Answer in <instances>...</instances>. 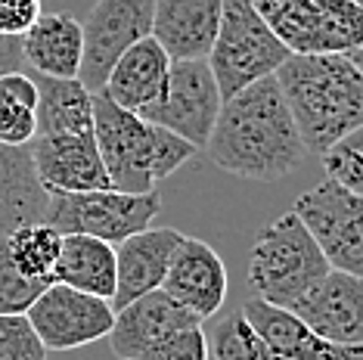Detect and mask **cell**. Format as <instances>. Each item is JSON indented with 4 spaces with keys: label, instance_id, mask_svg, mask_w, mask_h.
<instances>
[{
    "label": "cell",
    "instance_id": "1",
    "mask_svg": "<svg viewBox=\"0 0 363 360\" xmlns=\"http://www.w3.org/2000/svg\"><path fill=\"white\" fill-rule=\"evenodd\" d=\"M205 152L220 171L261 184L283 180L304 165L308 146L295 128L277 75L227 96Z\"/></svg>",
    "mask_w": 363,
    "mask_h": 360
},
{
    "label": "cell",
    "instance_id": "2",
    "mask_svg": "<svg viewBox=\"0 0 363 360\" xmlns=\"http://www.w3.org/2000/svg\"><path fill=\"white\" fill-rule=\"evenodd\" d=\"M277 81L308 152L323 155L363 125V75L345 53H292Z\"/></svg>",
    "mask_w": 363,
    "mask_h": 360
},
{
    "label": "cell",
    "instance_id": "3",
    "mask_svg": "<svg viewBox=\"0 0 363 360\" xmlns=\"http://www.w3.org/2000/svg\"><path fill=\"white\" fill-rule=\"evenodd\" d=\"M329 261L295 211L274 218L252 245L249 289L274 308L295 310L298 301L329 274Z\"/></svg>",
    "mask_w": 363,
    "mask_h": 360
},
{
    "label": "cell",
    "instance_id": "4",
    "mask_svg": "<svg viewBox=\"0 0 363 360\" xmlns=\"http://www.w3.org/2000/svg\"><path fill=\"white\" fill-rule=\"evenodd\" d=\"M289 56L292 53L261 19L252 0H224L220 28L208 53V65L224 100L255 81L277 75Z\"/></svg>",
    "mask_w": 363,
    "mask_h": 360
},
{
    "label": "cell",
    "instance_id": "5",
    "mask_svg": "<svg viewBox=\"0 0 363 360\" xmlns=\"http://www.w3.org/2000/svg\"><path fill=\"white\" fill-rule=\"evenodd\" d=\"M289 53H351L363 44V6L354 0H252Z\"/></svg>",
    "mask_w": 363,
    "mask_h": 360
},
{
    "label": "cell",
    "instance_id": "6",
    "mask_svg": "<svg viewBox=\"0 0 363 360\" xmlns=\"http://www.w3.org/2000/svg\"><path fill=\"white\" fill-rule=\"evenodd\" d=\"M162 211L159 190L121 193V190H90V193H50L44 224L65 233L94 236L109 245L125 242L155 220Z\"/></svg>",
    "mask_w": 363,
    "mask_h": 360
},
{
    "label": "cell",
    "instance_id": "7",
    "mask_svg": "<svg viewBox=\"0 0 363 360\" xmlns=\"http://www.w3.org/2000/svg\"><path fill=\"white\" fill-rule=\"evenodd\" d=\"M94 137L103 155L112 190L150 193L155 190V143L159 125L137 112L121 109L109 96L94 94Z\"/></svg>",
    "mask_w": 363,
    "mask_h": 360
},
{
    "label": "cell",
    "instance_id": "8",
    "mask_svg": "<svg viewBox=\"0 0 363 360\" xmlns=\"http://www.w3.org/2000/svg\"><path fill=\"white\" fill-rule=\"evenodd\" d=\"M295 215L313 233L317 245L333 270L354 274L363 280V199L338 186L335 180H320L295 199Z\"/></svg>",
    "mask_w": 363,
    "mask_h": 360
},
{
    "label": "cell",
    "instance_id": "9",
    "mask_svg": "<svg viewBox=\"0 0 363 360\" xmlns=\"http://www.w3.org/2000/svg\"><path fill=\"white\" fill-rule=\"evenodd\" d=\"M220 106H224V96L208 60H180L171 62L164 96L143 112V118L184 137L196 150H205L214 121L220 116Z\"/></svg>",
    "mask_w": 363,
    "mask_h": 360
},
{
    "label": "cell",
    "instance_id": "10",
    "mask_svg": "<svg viewBox=\"0 0 363 360\" xmlns=\"http://www.w3.org/2000/svg\"><path fill=\"white\" fill-rule=\"evenodd\" d=\"M155 0H96L84 28V60H81L78 81L90 94L106 87L112 65L118 56L130 50L137 40L152 35Z\"/></svg>",
    "mask_w": 363,
    "mask_h": 360
},
{
    "label": "cell",
    "instance_id": "11",
    "mask_svg": "<svg viewBox=\"0 0 363 360\" xmlns=\"http://www.w3.org/2000/svg\"><path fill=\"white\" fill-rule=\"evenodd\" d=\"M28 323L47 351H75L109 339L115 323L112 301L50 283L28 308Z\"/></svg>",
    "mask_w": 363,
    "mask_h": 360
},
{
    "label": "cell",
    "instance_id": "12",
    "mask_svg": "<svg viewBox=\"0 0 363 360\" xmlns=\"http://www.w3.org/2000/svg\"><path fill=\"white\" fill-rule=\"evenodd\" d=\"M31 162L47 193H90L109 190L103 155L96 150L94 130H65V134L35 137Z\"/></svg>",
    "mask_w": 363,
    "mask_h": 360
},
{
    "label": "cell",
    "instance_id": "13",
    "mask_svg": "<svg viewBox=\"0 0 363 360\" xmlns=\"http://www.w3.org/2000/svg\"><path fill=\"white\" fill-rule=\"evenodd\" d=\"M162 289L174 301H180L189 314H196L199 320H208L227 301V264L208 242L184 236L174 258H171Z\"/></svg>",
    "mask_w": 363,
    "mask_h": 360
},
{
    "label": "cell",
    "instance_id": "14",
    "mask_svg": "<svg viewBox=\"0 0 363 360\" xmlns=\"http://www.w3.org/2000/svg\"><path fill=\"white\" fill-rule=\"evenodd\" d=\"M295 314L320 339L335 345H363V280L342 270H329L298 301Z\"/></svg>",
    "mask_w": 363,
    "mask_h": 360
},
{
    "label": "cell",
    "instance_id": "15",
    "mask_svg": "<svg viewBox=\"0 0 363 360\" xmlns=\"http://www.w3.org/2000/svg\"><path fill=\"white\" fill-rule=\"evenodd\" d=\"M189 326H202V320L196 314H189L164 289H155L115 310L109 345L118 360H134L146 348L159 345L162 339H168L180 330H189Z\"/></svg>",
    "mask_w": 363,
    "mask_h": 360
},
{
    "label": "cell",
    "instance_id": "16",
    "mask_svg": "<svg viewBox=\"0 0 363 360\" xmlns=\"http://www.w3.org/2000/svg\"><path fill=\"white\" fill-rule=\"evenodd\" d=\"M180 240H184V233L174 227H146V230L115 245V267H118L112 296L115 310L130 305L146 292L162 289Z\"/></svg>",
    "mask_w": 363,
    "mask_h": 360
},
{
    "label": "cell",
    "instance_id": "17",
    "mask_svg": "<svg viewBox=\"0 0 363 360\" xmlns=\"http://www.w3.org/2000/svg\"><path fill=\"white\" fill-rule=\"evenodd\" d=\"M242 314L279 360H363V345H335L320 339L295 310L249 298Z\"/></svg>",
    "mask_w": 363,
    "mask_h": 360
},
{
    "label": "cell",
    "instance_id": "18",
    "mask_svg": "<svg viewBox=\"0 0 363 360\" xmlns=\"http://www.w3.org/2000/svg\"><path fill=\"white\" fill-rule=\"evenodd\" d=\"M224 0H155L152 38L171 62L208 60L220 28Z\"/></svg>",
    "mask_w": 363,
    "mask_h": 360
},
{
    "label": "cell",
    "instance_id": "19",
    "mask_svg": "<svg viewBox=\"0 0 363 360\" xmlns=\"http://www.w3.org/2000/svg\"><path fill=\"white\" fill-rule=\"evenodd\" d=\"M168 75H171V56L150 35L118 56V62L112 65L109 78H106L103 94L112 103H118L121 109L143 116L146 109H152L164 96Z\"/></svg>",
    "mask_w": 363,
    "mask_h": 360
},
{
    "label": "cell",
    "instance_id": "20",
    "mask_svg": "<svg viewBox=\"0 0 363 360\" xmlns=\"http://www.w3.org/2000/svg\"><path fill=\"white\" fill-rule=\"evenodd\" d=\"M22 56L40 78H78L84 28L72 13H40V19L22 35Z\"/></svg>",
    "mask_w": 363,
    "mask_h": 360
},
{
    "label": "cell",
    "instance_id": "21",
    "mask_svg": "<svg viewBox=\"0 0 363 360\" xmlns=\"http://www.w3.org/2000/svg\"><path fill=\"white\" fill-rule=\"evenodd\" d=\"M50 193L40 186L28 146L0 143V236L40 224Z\"/></svg>",
    "mask_w": 363,
    "mask_h": 360
},
{
    "label": "cell",
    "instance_id": "22",
    "mask_svg": "<svg viewBox=\"0 0 363 360\" xmlns=\"http://www.w3.org/2000/svg\"><path fill=\"white\" fill-rule=\"evenodd\" d=\"M115 245L94 240V236L65 233L60 261L53 267V283H62L69 289L87 292V296L112 301L115 296Z\"/></svg>",
    "mask_w": 363,
    "mask_h": 360
},
{
    "label": "cell",
    "instance_id": "23",
    "mask_svg": "<svg viewBox=\"0 0 363 360\" xmlns=\"http://www.w3.org/2000/svg\"><path fill=\"white\" fill-rule=\"evenodd\" d=\"M38 81V137L65 130H94V94L78 78Z\"/></svg>",
    "mask_w": 363,
    "mask_h": 360
},
{
    "label": "cell",
    "instance_id": "24",
    "mask_svg": "<svg viewBox=\"0 0 363 360\" xmlns=\"http://www.w3.org/2000/svg\"><path fill=\"white\" fill-rule=\"evenodd\" d=\"M38 137V81L28 72L0 75V143L31 146Z\"/></svg>",
    "mask_w": 363,
    "mask_h": 360
},
{
    "label": "cell",
    "instance_id": "25",
    "mask_svg": "<svg viewBox=\"0 0 363 360\" xmlns=\"http://www.w3.org/2000/svg\"><path fill=\"white\" fill-rule=\"evenodd\" d=\"M6 249H10L13 264L38 283H53V267L60 261V249H62V233L50 224H28L19 227L6 236Z\"/></svg>",
    "mask_w": 363,
    "mask_h": 360
},
{
    "label": "cell",
    "instance_id": "26",
    "mask_svg": "<svg viewBox=\"0 0 363 360\" xmlns=\"http://www.w3.org/2000/svg\"><path fill=\"white\" fill-rule=\"evenodd\" d=\"M208 351L214 360H279L258 335V330L245 320L242 310H233L214 323Z\"/></svg>",
    "mask_w": 363,
    "mask_h": 360
},
{
    "label": "cell",
    "instance_id": "27",
    "mask_svg": "<svg viewBox=\"0 0 363 360\" xmlns=\"http://www.w3.org/2000/svg\"><path fill=\"white\" fill-rule=\"evenodd\" d=\"M320 162H323L329 180H335L338 186L363 199V125L348 130L342 140H335L320 155Z\"/></svg>",
    "mask_w": 363,
    "mask_h": 360
},
{
    "label": "cell",
    "instance_id": "28",
    "mask_svg": "<svg viewBox=\"0 0 363 360\" xmlns=\"http://www.w3.org/2000/svg\"><path fill=\"white\" fill-rule=\"evenodd\" d=\"M47 289V283L28 280L19 267L13 264L6 236H0V314H28L35 298Z\"/></svg>",
    "mask_w": 363,
    "mask_h": 360
},
{
    "label": "cell",
    "instance_id": "29",
    "mask_svg": "<svg viewBox=\"0 0 363 360\" xmlns=\"http://www.w3.org/2000/svg\"><path fill=\"white\" fill-rule=\"evenodd\" d=\"M47 354L26 314H0V360H47Z\"/></svg>",
    "mask_w": 363,
    "mask_h": 360
},
{
    "label": "cell",
    "instance_id": "30",
    "mask_svg": "<svg viewBox=\"0 0 363 360\" xmlns=\"http://www.w3.org/2000/svg\"><path fill=\"white\" fill-rule=\"evenodd\" d=\"M134 360H211L208 335H205L202 326H189V330H180L168 339H162L159 345L146 348Z\"/></svg>",
    "mask_w": 363,
    "mask_h": 360
},
{
    "label": "cell",
    "instance_id": "31",
    "mask_svg": "<svg viewBox=\"0 0 363 360\" xmlns=\"http://www.w3.org/2000/svg\"><path fill=\"white\" fill-rule=\"evenodd\" d=\"M44 13V0H0V35L22 38Z\"/></svg>",
    "mask_w": 363,
    "mask_h": 360
},
{
    "label": "cell",
    "instance_id": "32",
    "mask_svg": "<svg viewBox=\"0 0 363 360\" xmlns=\"http://www.w3.org/2000/svg\"><path fill=\"white\" fill-rule=\"evenodd\" d=\"M26 56H22V38L0 35V75L6 72H19Z\"/></svg>",
    "mask_w": 363,
    "mask_h": 360
},
{
    "label": "cell",
    "instance_id": "33",
    "mask_svg": "<svg viewBox=\"0 0 363 360\" xmlns=\"http://www.w3.org/2000/svg\"><path fill=\"white\" fill-rule=\"evenodd\" d=\"M345 56H348V60H351L354 65H357L360 75H363V44H360V47H354V50H351V53H345Z\"/></svg>",
    "mask_w": 363,
    "mask_h": 360
},
{
    "label": "cell",
    "instance_id": "34",
    "mask_svg": "<svg viewBox=\"0 0 363 360\" xmlns=\"http://www.w3.org/2000/svg\"><path fill=\"white\" fill-rule=\"evenodd\" d=\"M354 4H357V6H363V0H354Z\"/></svg>",
    "mask_w": 363,
    "mask_h": 360
}]
</instances>
